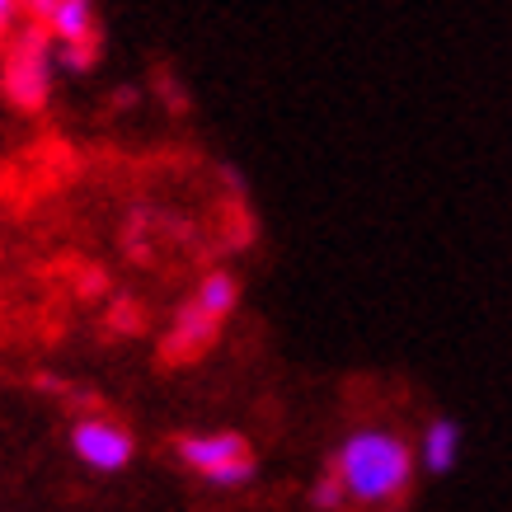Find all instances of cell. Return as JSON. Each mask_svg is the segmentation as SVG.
<instances>
[{
	"instance_id": "6da1fadb",
	"label": "cell",
	"mask_w": 512,
	"mask_h": 512,
	"mask_svg": "<svg viewBox=\"0 0 512 512\" xmlns=\"http://www.w3.org/2000/svg\"><path fill=\"white\" fill-rule=\"evenodd\" d=\"M339 475L348 484V494L362 498V503H390L409 489V475H414V456L400 437L390 433H353L339 451Z\"/></svg>"
},
{
	"instance_id": "7a4b0ae2",
	"label": "cell",
	"mask_w": 512,
	"mask_h": 512,
	"mask_svg": "<svg viewBox=\"0 0 512 512\" xmlns=\"http://www.w3.org/2000/svg\"><path fill=\"white\" fill-rule=\"evenodd\" d=\"M52 33L43 24H29L10 43V57H5V94L15 99L19 109H38L47 99V85H52V47H47Z\"/></svg>"
},
{
	"instance_id": "3957f363",
	"label": "cell",
	"mask_w": 512,
	"mask_h": 512,
	"mask_svg": "<svg viewBox=\"0 0 512 512\" xmlns=\"http://www.w3.org/2000/svg\"><path fill=\"white\" fill-rule=\"evenodd\" d=\"M179 456H184V466L202 470L212 484H226V489L254 480V456H249L245 437H235V433L184 437V442H179Z\"/></svg>"
},
{
	"instance_id": "277c9868",
	"label": "cell",
	"mask_w": 512,
	"mask_h": 512,
	"mask_svg": "<svg viewBox=\"0 0 512 512\" xmlns=\"http://www.w3.org/2000/svg\"><path fill=\"white\" fill-rule=\"evenodd\" d=\"M71 442H76L80 461H85V466H94V470H123L127 461H132V437H127L118 423L85 419V423H76Z\"/></svg>"
},
{
	"instance_id": "5b68a950",
	"label": "cell",
	"mask_w": 512,
	"mask_h": 512,
	"mask_svg": "<svg viewBox=\"0 0 512 512\" xmlns=\"http://www.w3.org/2000/svg\"><path fill=\"white\" fill-rule=\"evenodd\" d=\"M217 315H207L198 306V301H188L184 311H179V320H174V339H170V348L174 353H184V357H193L198 348H207V343L217 339Z\"/></svg>"
},
{
	"instance_id": "8992f818",
	"label": "cell",
	"mask_w": 512,
	"mask_h": 512,
	"mask_svg": "<svg viewBox=\"0 0 512 512\" xmlns=\"http://www.w3.org/2000/svg\"><path fill=\"white\" fill-rule=\"evenodd\" d=\"M456 456H461V423L433 419L428 433H423V466L433 470V475H447L456 466Z\"/></svg>"
},
{
	"instance_id": "52a82bcc",
	"label": "cell",
	"mask_w": 512,
	"mask_h": 512,
	"mask_svg": "<svg viewBox=\"0 0 512 512\" xmlns=\"http://www.w3.org/2000/svg\"><path fill=\"white\" fill-rule=\"evenodd\" d=\"M198 301L207 315H217V320H226V315L235 311V278L231 273H212V278H202V287H198Z\"/></svg>"
},
{
	"instance_id": "ba28073f",
	"label": "cell",
	"mask_w": 512,
	"mask_h": 512,
	"mask_svg": "<svg viewBox=\"0 0 512 512\" xmlns=\"http://www.w3.org/2000/svg\"><path fill=\"white\" fill-rule=\"evenodd\" d=\"M343 494H348V484H343L339 466H329L325 475L315 480V508H320V512H334L343 503Z\"/></svg>"
},
{
	"instance_id": "9c48e42d",
	"label": "cell",
	"mask_w": 512,
	"mask_h": 512,
	"mask_svg": "<svg viewBox=\"0 0 512 512\" xmlns=\"http://www.w3.org/2000/svg\"><path fill=\"white\" fill-rule=\"evenodd\" d=\"M15 5L33 19V24H47V15H52V5H57V0H15Z\"/></svg>"
},
{
	"instance_id": "30bf717a",
	"label": "cell",
	"mask_w": 512,
	"mask_h": 512,
	"mask_svg": "<svg viewBox=\"0 0 512 512\" xmlns=\"http://www.w3.org/2000/svg\"><path fill=\"white\" fill-rule=\"evenodd\" d=\"M15 10H19L15 0H0V29H5V24H10V15H15Z\"/></svg>"
}]
</instances>
